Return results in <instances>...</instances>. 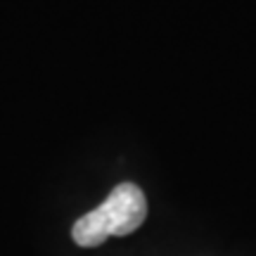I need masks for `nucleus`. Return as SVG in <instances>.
<instances>
[{
	"mask_svg": "<svg viewBox=\"0 0 256 256\" xmlns=\"http://www.w3.org/2000/svg\"><path fill=\"white\" fill-rule=\"evenodd\" d=\"M147 218V200L136 183H119L98 209L74 223L72 238L78 247H98L114 235L136 232Z\"/></svg>",
	"mask_w": 256,
	"mask_h": 256,
	"instance_id": "obj_1",
	"label": "nucleus"
}]
</instances>
